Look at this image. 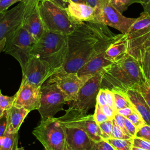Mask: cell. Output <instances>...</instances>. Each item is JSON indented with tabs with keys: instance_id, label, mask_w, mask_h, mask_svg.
Instances as JSON below:
<instances>
[{
	"instance_id": "6da1fadb",
	"label": "cell",
	"mask_w": 150,
	"mask_h": 150,
	"mask_svg": "<svg viewBox=\"0 0 150 150\" xmlns=\"http://www.w3.org/2000/svg\"><path fill=\"white\" fill-rule=\"evenodd\" d=\"M116 35L101 23L81 22L67 35L65 61L50 77L77 72L90 60L105 51Z\"/></svg>"
},
{
	"instance_id": "7a4b0ae2",
	"label": "cell",
	"mask_w": 150,
	"mask_h": 150,
	"mask_svg": "<svg viewBox=\"0 0 150 150\" xmlns=\"http://www.w3.org/2000/svg\"><path fill=\"white\" fill-rule=\"evenodd\" d=\"M100 87L126 93L145 79L137 59L127 53L118 61L104 67L101 71Z\"/></svg>"
},
{
	"instance_id": "3957f363",
	"label": "cell",
	"mask_w": 150,
	"mask_h": 150,
	"mask_svg": "<svg viewBox=\"0 0 150 150\" xmlns=\"http://www.w3.org/2000/svg\"><path fill=\"white\" fill-rule=\"evenodd\" d=\"M67 48V35L45 30L35 44L31 54L47 62L54 73L63 66Z\"/></svg>"
},
{
	"instance_id": "277c9868",
	"label": "cell",
	"mask_w": 150,
	"mask_h": 150,
	"mask_svg": "<svg viewBox=\"0 0 150 150\" xmlns=\"http://www.w3.org/2000/svg\"><path fill=\"white\" fill-rule=\"evenodd\" d=\"M39 9L45 30L69 35L79 23L76 22L63 9L49 0L40 1Z\"/></svg>"
},
{
	"instance_id": "5b68a950",
	"label": "cell",
	"mask_w": 150,
	"mask_h": 150,
	"mask_svg": "<svg viewBox=\"0 0 150 150\" xmlns=\"http://www.w3.org/2000/svg\"><path fill=\"white\" fill-rule=\"evenodd\" d=\"M32 134L45 150L66 149L65 133L63 125L54 117L42 118Z\"/></svg>"
},
{
	"instance_id": "8992f818",
	"label": "cell",
	"mask_w": 150,
	"mask_h": 150,
	"mask_svg": "<svg viewBox=\"0 0 150 150\" xmlns=\"http://www.w3.org/2000/svg\"><path fill=\"white\" fill-rule=\"evenodd\" d=\"M36 42L23 28H21L6 40L4 52L13 57L21 69L32 57L31 52Z\"/></svg>"
},
{
	"instance_id": "52a82bcc",
	"label": "cell",
	"mask_w": 150,
	"mask_h": 150,
	"mask_svg": "<svg viewBox=\"0 0 150 150\" xmlns=\"http://www.w3.org/2000/svg\"><path fill=\"white\" fill-rule=\"evenodd\" d=\"M56 118L63 125L82 129L94 142L103 140L101 129L94 120L93 115H87L70 107L65 110L64 115Z\"/></svg>"
},
{
	"instance_id": "ba28073f",
	"label": "cell",
	"mask_w": 150,
	"mask_h": 150,
	"mask_svg": "<svg viewBox=\"0 0 150 150\" xmlns=\"http://www.w3.org/2000/svg\"><path fill=\"white\" fill-rule=\"evenodd\" d=\"M68 101L55 82H46L41 87L40 104L38 110L42 118L53 117L59 111H63V105Z\"/></svg>"
},
{
	"instance_id": "9c48e42d",
	"label": "cell",
	"mask_w": 150,
	"mask_h": 150,
	"mask_svg": "<svg viewBox=\"0 0 150 150\" xmlns=\"http://www.w3.org/2000/svg\"><path fill=\"white\" fill-rule=\"evenodd\" d=\"M101 79V73L100 72L88 79L80 88L76 100L70 107L81 112L87 113L90 109L96 106Z\"/></svg>"
},
{
	"instance_id": "30bf717a",
	"label": "cell",
	"mask_w": 150,
	"mask_h": 150,
	"mask_svg": "<svg viewBox=\"0 0 150 150\" xmlns=\"http://www.w3.org/2000/svg\"><path fill=\"white\" fill-rule=\"evenodd\" d=\"M22 81L37 87H42L54 73L47 62L35 56L30 57L25 66L22 68Z\"/></svg>"
},
{
	"instance_id": "8fae6325",
	"label": "cell",
	"mask_w": 150,
	"mask_h": 150,
	"mask_svg": "<svg viewBox=\"0 0 150 150\" xmlns=\"http://www.w3.org/2000/svg\"><path fill=\"white\" fill-rule=\"evenodd\" d=\"M136 18H127L114 8L108 0H101V6L97 16L98 23L109 26L126 34Z\"/></svg>"
},
{
	"instance_id": "7c38bea8",
	"label": "cell",
	"mask_w": 150,
	"mask_h": 150,
	"mask_svg": "<svg viewBox=\"0 0 150 150\" xmlns=\"http://www.w3.org/2000/svg\"><path fill=\"white\" fill-rule=\"evenodd\" d=\"M25 5L22 28L25 29L37 42L45 30L40 15V0H22Z\"/></svg>"
},
{
	"instance_id": "4fadbf2b",
	"label": "cell",
	"mask_w": 150,
	"mask_h": 150,
	"mask_svg": "<svg viewBox=\"0 0 150 150\" xmlns=\"http://www.w3.org/2000/svg\"><path fill=\"white\" fill-rule=\"evenodd\" d=\"M24 10L25 5L20 2L12 9L0 12V42L22 27Z\"/></svg>"
},
{
	"instance_id": "5bb4252c",
	"label": "cell",
	"mask_w": 150,
	"mask_h": 150,
	"mask_svg": "<svg viewBox=\"0 0 150 150\" xmlns=\"http://www.w3.org/2000/svg\"><path fill=\"white\" fill-rule=\"evenodd\" d=\"M13 106L18 108H24L29 111L38 110L40 104L41 87L22 81Z\"/></svg>"
},
{
	"instance_id": "9a60e30c",
	"label": "cell",
	"mask_w": 150,
	"mask_h": 150,
	"mask_svg": "<svg viewBox=\"0 0 150 150\" xmlns=\"http://www.w3.org/2000/svg\"><path fill=\"white\" fill-rule=\"evenodd\" d=\"M47 82H55L65 95L69 104H71L77 98V94L85 83L77 73H68L59 76L50 77Z\"/></svg>"
},
{
	"instance_id": "2e32d148",
	"label": "cell",
	"mask_w": 150,
	"mask_h": 150,
	"mask_svg": "<svg viewBox=\"0 0 150 150\" xmlns=\"http://www.w3.org/2000/svg\"><path fill=\"white\" fill-rule=\"evenodd\" d=\"M63 125V124H62ZM66 139L65 150H92L94 142L82 129L63 125Z\"/></svg>"
},
{
	"instance_id": "e0dca14e",
	"label": "cell",
	"mask_w": 150,
	"mask_h": 150,
	"mask_svg": "<svg viewBox=\"0 0 150 150\" xmlns=\"http://www.w3.org/2000/svg\"><path fill=\"white\" fill-rule=\"evenodd\" d=\"M112 62L105 56V51L102 52L87 62L77 72V76L84 82L93 76L99 73L102 69L111 64Z\"/></svg>"
},
{
	"instance_id": "ac0fdd59",
	"label": "cell",
	"mask_w": 150,
	"mask_h": 150,
	"mask_svg": "<svg viewBox=\"0 0 150 150\" xmlns=\"http://www.w3.org/2000/svg\"><path fill=\"white\" fill-rule=\"evenodd\" d=\"M66 10L69 16L78 23L86 22L98 23L94 8L88 4L70 1Z\"/></svg>"
},
{
	"instance_id": "d6986e66",
	"label": "cell",
	"mask_w": 150,
	"mask_h": 150,
	"mask_svg": "<svg viewBox=\"0 0 150 150\" xmlns=\"http://www.w3.org/2000/svg\"><path fill=\"white\" fill-rule=\"evenodd\" d=\"M128 43L126 34L116 35L105 50V57L112 62L119 60L127 53Z\"/></svg>"
},
{
	"instance_id": "ffe728a7",
	"label": "cell",
	"mask_w": 150,
	"mask_h": 150,
	"mask_svg": "<svg viewBox=\"0 0 150 150\" xmlns=\"http://www.w3.org/2000/svg\"><path fill=\"white\" fill-rule=\"evenodd\" d=\"M30 111L24 108H18L13 106L5 111V118L6 121L5 132L17 134L21 124Z\"/></svg>"
},
{
	"instance_id": "44dd1931",
	"label": "cell",
	"mask_w": 150,
	"mask_h": 150,
	"mask_svg": "<svg viewBox=\"0 0 150 150\" xmlns=\"http://www.w3.org/2000/svg\"><path fill=\"white\" fill-rule=\"evenodd\" d=\"M126 94L145 123L150 125V108L141 93L135 89H129Z\"/></svg>"
},
{
	"instance_id": "7402d4cb",
	"label": "cell",
	"mask_w": 150,
	"mask_h": 150,
	"mask_svg": "<svg viewBox=\"0 0 150 150\" xmlns=\"http://www.w3.org/2000/svg\"><path fill=\"white\" fill-rule=\"evenodd\" d=\"M150 31V14L144 11L136 18L126 33L128 39L139 37Z\"/></svg>"
},
{
	"instance_id": "603a6c76",
	"label": "cell",
	"mask_w": 150,
	"mask_h": 150,
	"mask_svg": "<svg viewBox=\"0 0 150 150\" xmlns=\"http://www.w3.org/2000/svg\"><path fill=\"white\" fill-rule=\"evenodd\" d=\"M112 91L114 93L115 111L124 108L133 107L126 93L114 90Z\"/></svg>"
},
{
	"instance_id": "cb8c5ba5",
	"label": "cell",
	"mask_w": 150,
	"mask_h": 150,
	"mask_svg": "<svg viewBox=\"0 0 150 150\" xmlns=\"http://www.w3.org/2000/svg\"><path fill=\"white\" fill-rule=\"evenodd\" d=\"M115 150H131L132 147V138L128 139L109 138L106 140Z\"/></svg>"
},
{
	"instance_id": "d4e9b609",
	"label": "cell",
	"mask_w": 150,
	"mask_h": 150,
	"mask_svg": "<svg viewBox=\"0 0 150 150\" xmlns=\"http://www.w3.org/2000/svg\"><path fill=\"white\" fill-rule=\"evenodd\" d=\"M17 134H5L0 138V150H13L15 141L17 140Z\"/></svg>"
},
{
	"instance_id": "484cf974",
	"label": "cell",
	"mask_w": 150,
	"mask_h": 150,
	"mask_svg": "<svg viewBox=\"0 0 150 150\" xmlns=\"http://www.w3.org/2000/svg\"><path fill=\"white\" fill-rule=\"evenodd\" d=\"M109 3L120 13L126 11L128 7L134 3H144L141 0H108Z\"/></svg>"
},
{
	"instance_id": "4316f807",
	"label": "cell",
	"mask_w": 150,
	"mask_h": 150,
	"mask_svg": "<svg viewBox=\"0 0 150 150\" xmlns=\"http://www.w3.org/2000/svg\"><path fill=\"white\" fill-rule=\"evenodd\" d=\"M16 97V93L12 96H8L2 94L0 91V108L5 111L12 108L13 106Z\"/></svg>"
},
{
	"instance_id": "83f0119b",
	"label": "cell",
	"mask_w": 150,
	"mask_h": 150,
	"mask_svg": "<svg viewBox=\"0 0 150 150\" xmlns=\"http://www.w3.org/2000/svg\"><path fill=\"white\" fill-rule=\"evenodd\" d=\"M135 90L141 93L150 108V84L145 80L136 87Z\"/></svg>"
},
{
	"instance_id": "f1b7e54d",
	"label": "cell",
	"mask_w": 150,
	"mask_h": 150,
	"mask_svg": "<svg viewBox=\"0 0 150 150\" xmlns=\"http://www.w3.org/2000/svg\"><path fill=\"white\" fill-rule=\"evenodd\" d=\"M112 127L111 134V138H117V139H128L132 138V137L125 134L121 128L116 123L114 118L112 120Z\"/></svg>"
},
{
	"instance_id": "f546056e",
	"label": "cell",
	"mask_w": 150,
	"mask_h": 150,
	"mask_svg": "<svg viewBox=\"0 0 150 150\" xmlns=\"http://www.w3.org/2000/svg\"><path fill=\"white\" fill-rule=\"evenodd\" d=\"M102 133V137L103 140L111 138V134L112 127V120H108L102 123L98 124Z\"/></svg>"
},
{
	"instance_id": "4dcf8cb0",
	"label": "cell",
	"mask_w": 150,
	"mask_h": 150,
	"mask_svg": "<svg viewBox=\"0 0 150 150\" xmlns=\"http://www.w3.org/2000/svg\"><path fill=\"white\" fill-rule=\"evenodd\" d=\"M127 118L135 125L137 129L145 124L142 118L138 112V111L135 110V108L133 112Z\"/></svg>"
},
{
	"instance_id": "1f68e13d",
	"label": "cell",
	"mask_w": 150,
	"mask_h": 150,
	"mask_svg": "<svg viewBox=\"0 0 150 150\" xmlns=\"http://www.w3.org/2000/svg\"><path fill=\"white\" fill-rule=\"evenodd\" d=\"M93 116L94 120L97 123V124H99L100 123H102L104 121L108 120V118L106 117V115L104 114L103 111H102L101 105L97 103L95 106V111L94 114H93Z\"/></svg>"
},
{
	"instance_id": "d6a6232c",
	"label": "cell",
	"mask_w": 150,
	"mask_h": 150,
	"mask_svg": "<svg viewBox=\"0 0 150 150\" xmlns=\"http://www.w3.org/2000/svg\"><path fill=\"white\" fill-rule=\"evenodd\" d=\"M135 137L150 141V125L145 124L137 131Z\"/></svg>"
},
{
	"instance_id": "836d02e7",
	"label": "cell",
	"mask_w": 150,
	"mask_h": 150,
	"mask_svg": "<svg viewBox=\"0 0 150 150\" xmlns=\"http://www.w3.org/2000/svg\"><path fill=\"white\" fill-rule=\"evenodd\" d=\"M132 146L150 150V141L138 137H134L132 138Z\"/></svg>"
},
{
	"instance_id": "e575fe53",
	"label": "cell",
	"mask_w": 150,
	"mask_h": 150,
	"mask_svg": "<svg viewBox=\"0 0 150 150\" xmlns=\"http://www.w3.org/2000/svg\"><path fill=\"white\" fill-rule=\"evenodd\" d=\"M92 150H115L114 148L106 141L101 140L94 142Z\"/></svg>"
},
{
	"instance_id": "d590c367",
	"label": "cell",
	"mask_w": 150,
	"mask_h": 150,
	"mask_svg": "<svg viewBox=\"0 0 150 150\" xmlns=\"http://www.w3.org/2000/svg\"><path fill=\"white\" fill-rule=\"evenodd\" d=\"M114 120L116 122V123L118 124V125L121 128V129L124 131V132L127 134V135L132 137L129 134L127 130L125 128V124H124V117L119 114L117 112H115V115H114ZM133 138V137H132Z\"/></svg>"
},
{
	"instance_id": "8d00e7d4",
	"label": "cell",
	"mask_w": 150,
	"mask_h": 150,
	"mask_svg": "<svg viewBox=\"0 0 150 150\" xmlns=\"http://www.w3.org/2000/svg\"><path fill=\"white\" fill-rule=\"evenodd\" d=\"M124 124L125 128L129 135L133 138L135 137L137 129L135 125L127 117H124Z\"/></svg>"
},
{
	"instance_id": "74e56055",
	"label": "cell",
	"mask_w": 150,
	"mask_h": 150,
	"mask_svg": "<svg viewBox=\"0 0 150 150\" xmlns=\"http://www.w3.org/2000/svg\"><path fill=\"white\" fill-rule=\"evenodd\" d=\"M104 90H105V93L107 105H109L110 107H111L112 108H113L115 111L114 97L113 91L111 90H109V89H104Z\"/></svg>"
},
{
	"instance_id": "f35d334b",
	"label": "cell",
	"mask_w": 150,
	"mask_h": 150,
	"mask_svg": "<svg viewBox=\"0 0 150 150\" xmlns=\"http://www.w3.org/2000/svg\"><path fill=\"white\" fill-rule=\"evenodd\" d=\"M21 1L22 0H0V12L8 10L14 4Z\"/></svg>"
},
{
	"instance_id": "ab89813d",
	"label": "cell",
	"mask_w": 150,
	"mask_h": 150,
	"mask_svg": "<svg viewBox=\"0 0 150 150\" xmlns=\"http://www.w3.org/2000/svg\"><path fill=\"white\" fill-rule=\"evenodd\" d=\"M87 4L92 6L94 8L96 11V15L97 20V16L100 12L101 6V0H85ZM98 22V21H97Z\"/></svg>"
},
{
	"instance_id": "60d3db41",
	"label": "cell",
	"mask_w": 150,
	"mask_h": 150,
	"mask_svg": "<svg viewBox=\"0 0 150 150\" xmlns=\"http://www.w3.org/2000/svg\"><path fill=\"white\" fill-rule=\"evenodd\" d=\"M101 107L102 111H103L104 114L106 115V117L108 118V120H112V119H114L116 111L113 108L110 107L107 104L101 106Z\"/></svg>"
},
{
	"instance_id": "b9f144b4",
	"label": "cell",
	"mask_w": 150,
	"mask_h": 150,
	"mask_svg": "<svg viewBox=\"0 0 150 150\" xmlns=\"http://www.w3.org/2000/svg\"><path fill=\"white\" fill-rule=\"evenodd\" d=\"M96 101H97V103H98L101 106L107 104L104 89L100 88V89L98 91V93L97 94V96Z\"/></svg>"
},
{
	"instance_id": "7bdbcfd3",
	"label": "cell",
	"mask_w": 150,
	"mask_h": 150,
	"mask_svg": "<svg viewBox=\"0 0 150 150\" xmlns=\"http://www.w3.org/2000/svg\"><path fill=\"white\" fill-rule=\"evenodd\" d=\"M134 110H135V108L134 107H127V108H124L122 109L118 110L116 111V112L124 116V117H128L130 114H131L133 112Z\"/></svg>"
},
{
	"instance_id": "ee69618b",
	"label": "cell",
	"mask_w": 150,
	"mask_h": 150,
	"mask_svg": "<svg viewBox=\"0 0 150 150\" xmlns=\"http://www.w3.org/2000/svg\"><path fill=\"white\" fill-rule=\"evenodd\" d=\"M42 1H44V0H40V2ZM49 1L53 2L54 4H56V5H57L58 6H59L60 7L63 9H66L69 6V2H70V0H49Z\"/></svg>"
},
{
	"instance_id": "f6af8a7d",
	"label": "cell",
	"mask_w": 150,
	"mask_h": 150,
	"mask_svg": "<svg viewBox=\"0 0 150 150\" xmlns=\"http://www.w3.org/2000/svg\"><path fill=\"white\" fill-rule=\"evenodd\" d=\"M6 127V118L4 120H0V138L5 134Z\"/></svg>"
},
{
	"instance_id": "bcb514c9",
	"label": "cell",
	"mask_w": 150,
	"mask_h": 150,
	"mask_svg": "<svg viewBox=\"0 0 150 150\" xmlns=\"http://www.w3.org/2000/svg\"><path fill=\"white\" fill-rule=\"evenodd\" d=\"M143 8L144 9V11L148 13L149 14H150V0H148L147 2H144L142 4Z\"/></svg>"
},
{
	"instance_id": "7dc6e473",
	"label": "cell",
	"mask_w": 150,
	"mask_h": 150,
	"mask_svg": "<svg viewBox=\"0 0 150 150\" xmlns=\"http://www.w3.org/2000/svg\"><path fill=\"white\" fill-rule=\"evenodd\" d=\"M5 43H6V39H4L0 42V53L4 50Z\"/></svg>"
},
{
	"instance_id": "c3c4849f",
	"label": "cell",
	"mask_w": 150,
	"mask_h": 150,
	"mask_svg": "<svg viewBox=\"0 0 150 150\" xmlns=\"http://www.w3.org/2000/svg\"><path fill=\"white\" fill-rule=\"evenodd\" d=\"M5 111L0 108V120H1L2 117L5 116Z\"/></svg>"
},
{
	"instance_id": "681fc988",
	"label": "cell",
	"mask_w": 150,
	"mask_h": 150,
	"mask_svg": "<svg viewBox=\"0 0 150 150\" xmlns=\"http://www.w3.org/2000/svg\"><path fill=\"white\" fill-rule=\"evenodd\" d=\"M72 2H77V3H83V4H86V2L85 0H70Z\"/></svg>"
},
{
	"instance_id": "f907efd6",
	"label": "cell",
	"mask_w": 150,
	"mask_h": 150,
	"mask_svg": "<svg viewBox=\"0 0 150 150\" xmlns=\"http://www.w3.org/2000/svg\"><path fill=\"white\" fill-rule=\"evenodd\" d=\"M131 150H146L142 148H138V147H135V146H132L131 148Z\"/></svg>"
},
{
	"instance_id": "816d5d0a",
	"label": "cell",
	"mask_w": 150,
	"mask_h": 150,
	"mask_svg": "<svg viewBox=\"0 0 150 150\" xmlns=\"http://www.w3.org/2000/svg\"><path fill=\"white\" fill-rule=\"evenodd\" d=\"M15 150H25V149H24V148L23 147H20V148L16 147Z\"/></svg>"
},
{
	"instance_id": "f5cc1de1",
	"label": "cell",
	"mask_w": 150,
	"mask_h": 150,
	"mask_svg": "<svg viewBox=\"0 0 150 150\" xmlns=\"http://www.w3.org/2000/svg\"><path fill=\"white\" fill-rule=\"evenodd\" d=\"M143 2H147L148 0H141Z\"/></svg>"
}]
</instances>
